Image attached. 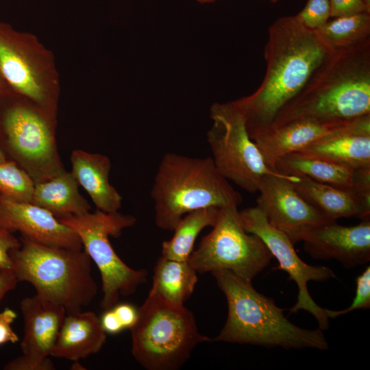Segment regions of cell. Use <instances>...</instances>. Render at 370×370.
Here are the masks:
<instances>
[{
  "instance_id": "8d00e7d4",
  "label": "cell",
  "mask_w": 370,
  "mask_h": 370,
  "mask_svg": "<svg viewBox=\"0 0 370 370\" xmlns=\"http://www.w3.org/2000/svg\"><path fill=\"white\" fill-rule=\"evenodd\" d=\"M8 85L4 78L3 77L1 72H0V98L3 96H5L6 93L5 88L6 86Z\"/></svg>"
},
{
  "instance_id": "7c38bea8",
  "label": "cell",
  "mask_w": 370,
  "mask_h": 370,
  "mask_svg": "<svg viewBox=\"0 0 370 370\" xmlns=\"http://www.w3.org/2000/svg\"><path fill=\"white\" fill-rule=\"evenodd\" d=\"M297 175L265 176L258 188L256 207L268 222L284 232L294 245L311 230L336 221L308 202L295 190Z\"/></svg>"
},
{
  "instance_id": "7402d4cb",
  "label": "cell",
  "mask_w": 370,
  "mask_h": 370,
  "mask_svg": "<svg viewBox=\"0 0 370 370\" xmlns=\"http://www.w3.org/2000/svg\"><path fill=\"white\" fill-rule=\"evenodd\" d=\"M275 170L281 174L306 176L316 182L351 190L356 169L298 151L279 159Z\"/></svg>"
},
{
  "instance_id": "d590c367",
  "label": "cell",
  "mask_w": 370,
  "mask_h": 370,
  "mask_svg": "<svg viewBox=\"0 0 370 370\" xmlns=\"http://www.w3.org/2000/svg\"><path fill=\"white\" fill-rule=\"evenodd\" d=\"M17 283L12 269H0V303L9 292L16 288Z\"/></svg>"
},
{
  "instance_id": "5b68a950",
  "label": "cell",
  "mask_w": 370,
  "mask_h": 370,
  "mask_svg": "<svg viewBox=\"0 0 370 370\" xmlns=\"http://www.w3.org/2000/svg\"><path fill=\"white\" fill-rule=\"evenodd\" d=\"M12 269L19 282L63 307L66 314L82 311L97 294L92 260L85 251L45 245L23 236L10 252Z\"/></svg>"
},
{
  "instance_id": "5bb4252c",
  "label": "cell",
  "mask_w": 370,
  "mask_h": 370,
  "mask_svg": "<svg viewBox=\"0 0 370 370\" xmlns=\"http://www.w3.org/2000/svg\"><path fill=\"white\" fill-rule=\"evenodd\" d=\"M0 227L20 232L23 236L48 246L81 249L77 234L51 212L31 202L0 197Z\"/></svg>"
},
{
  "instance_id": "d6986e66",
  "label": "cell",
  "mask_w": 370,
  "mask_h": 370,
  "mask_svg": "<svg viewBox=\"0 0 370 370\" xmlns=\"http://www.w3.org/2000/svg\"><path fill=\"white\" fill-rule=\"evenodd\" d=\"M72 173L79 185L91 197L97 210L105 212L118 211L122 197L109 182L111 162L108 157L80 149L73 151Z\"/></svg>"
},
{
  "instance_id": "836d02e7",
  "label": "cell",
  "mask_w": 370,
  "mask_h": 370,
  "mask_svg": "<svg viewBox=\"0 0 370 370\" xmlns=\"http://www.w3.org/2000/svg\"><path fill=\"white\" fill-rule=\"evenodd\" d=\"M112 308L118 317L122 325L126 329H131L138 319V309L131 304H116Z\"/></svg>"
},
{
  "instance_id": "44dd1931",
  "label": "cell",
  "mask_w": 370,
  "mask_h": 370,
  "mask_svg": "<svg viewBox=\"0 0 370 370\" xmlns=\"http://www.w3.org/2000/svg\"><path fill=\"white\" fill-rule=\"evenodd\" d=\"M78 186L73 173L64 171L48 180L36 183L31 203L47 210L58 219L87 213L91 207L80 195Z\"/></svg>"
},
{
  "instance_id": "8fae6325",
  "label": "cell",
  "mask_w": 370,
  "mask_h": 370,
  "mask_svg": "<svg viewBox=\"0 0 370 370\" xmlns=\"http://www.w3.org/2000/svg\"><path fill=\"white\" fill-rule=\"evenodd\" d=\"M241 223L245 230L258 236L264 242L278 262L275 269L283 270L298 287L296 304L290 312L305 310L317 319L319 328L325 330L329 327V318L325 308L318 306L311 297L307 287L310 281L323 282L336 278L334 271L328 267L312 266L304 262L296 253L288 237L272 226L263 213L256 207L239 211Z\"/></svg>"
},
{
  "instance_id": "4fadbf2b",
  "label": "cell",
  "mask_w": 370,
  "mask_h": 370,
  "mask_svg": "<svg viewBox=\"0 0 370 370\" xmlns=\"http://www.w3.org/2000/svg\"><path fill=\"white\" fill-rule=\"evenodd\" d=\"M22 355L7 362L4 370H53L49 359L59 330L66 314L64 308L36 293L23 299Z\"/></svg>"
},
{
  "instance_id": "603a6c76",
  "label": "cell",
  "mask_w": 370,
  "mask_h": 370,
  "mask_svg": "<svg viewBox=\"0 0 370 370\" xmlns=\"http://www.w3.org/2000/svg\"><path fill=\"white\" fill-rule=\"evenodd\" d=\"M197 271L188 261L161 256L157 261L150 291L153 295L176 306H184L197 282Z\"/></svg>"
},
{
  "instance_id": "ba28073f",
  "label": "cell",
  "mask_w": 370,
  "mask_h": 370,
  "mask_svg": "<svg viewBox=\"0 0 370 370\" xmlns=\"http://www.w3.org/2000/svg\"><path fill=\"white\" fill-rule=\"evenodd\" d=\"M210 118L212 125L207 132V141L214 164L225 179L255 193L265 176L281 174L265 162L249 135L243 112L234 101L214 103Z\"/></svg>"
},
{
  "instance_id": "60d3db41",
  "label": "cell",
  "mask_w": 370,
  "mask_h": 370,
  "mask_svg": "<svg viewBox=\"0 0 370 370\" xmlns=\"http://www.w3.org/2000/svg\"><path fill=\"white\" fill-rule=\"evenodd\" d=\"M272 3H275L276 1H278V0H270Z\"/></svg>"
},
{
  "instance_id": "30bf717a",
  "label": "cell",
  "mask_w": 370,
  "mask_h": 370,
  "mask_svg": "<svg viewBox=\"0 0 370 370\" xmlns=\"http://www.w3.org/2000/svg\"><path fill=\"white\" fill-rule=\"evenodd\" d=\"M0 147L35 184L64 171L47 123L23 106L12 104L0 110Z\"/></svg>"
},
{
  "instance_id": "f1b7e54d",
  "label": "cell",
  "mask_w": 370,
  "mask_h": 370,
  "mask_svg": "<svg viewBox=\"0 0 370 370\" xmlns=\"http://www.w3.org/2000/svg\"><path fill=\"white\" fill-rule=\"evenodd\" d=\"M356 295L351 305L345 309L332 310L325 308L328 317L334 319L340 315L347 314L354 310L367 309L370 307V267L356 278Z\"/></svg>"
},
{
  "instance_id": "83f0119b",
  "label": "cell",
  "mask_w": 370,
  "mask_h": 370,
  "mask_svg": "<svg viewBox=\"0 0 370 370\" xmlns=\"http://www.w3.org/2000/svg\"><path fill=\"white\" fill-rule=\"evenodd\" d=\"M295 16L306 27L317 30L331 16L330 0H308L304 9Z\"/></svg>"
},
{
  "instance_id": "8992f818",
  "label": "cell",
  "mask_w": 370,
  "mask_h": 370,
  "mask_svg": "<svg viewBox=\"0 0 370 370\" xmlns=\"http://www.w3.org/2000/svg\"><path fill=\"white\" fill-rule=\"evenodd\" d=\"M132 354L148 370H175L190 358L199 343L210 341L202 335L193 314L149 293L138 308L130 329Z\"/></svg>"
},
{
  "instance_id": "7a4b0ae2",
  "label": "cell",
  "mask_w": 370,
  "mask_h": 370,
  "mask_svg": "<svg viewBox=\"0 0 370 370\" xmlns=\"http://www.w3.org/2000/svg\"><path fill=\"white\" fill-rule=\"evenodd\" d=\"M367 114L370 40L330 52L302 90L278 113L269 128L301 119L348 120Z\"/></svg>"
},
{
  "instance_id": "4316f807",
  "label": "cell",
  "mask_w": 370,
  "mask_h": 370,
  "mask_svg": "<svg viewBox=\"0 0 370 370\" xmlns=\"http://www.w3.org/2000/svg\"><path fill=\"white\" fill-rule=\"evenodd\" d=\"M35 182L16 162L0 163V197L18 202H31Z\"/></svg>"
},
{
  "instance_id": "d6a6232c",
  "label": "cell",
  "mask_w": 370,
  "mask_h": 370,
  "mask_svg": "<svg viewBox=\"0 0 370 370\" xmlns=\"http://www.w3.org/2000/svg\"><path fill=\"white\" fill-rule=\"evenodd\" d=\"M16 317V312L8 307L0 312V345L18 341V336L11 326Z\"/></svg>"
},
{
  "instance_id": "ab89813d",
  "label": "cell",
  "mask_w": 370,
  "mask_h": 370,
  "mask_svg": "<svg viewBox=\"0 0 370 370\" xmlns=\"http://www.w3.org/2000/svg\"><path fill=\"white\" fill-rule=\"evenodd\" d=\"M367 5L370 7V0H366Z\"/></svg>"
},
{
  "instance_id": "cb8c5ba5",
  "label": "cell",
  "mask_w": 370,
  "mask_h": 370,
  "mask_svg": "<svg viewBox=\"0 0 370 370\" xmlns=\"http://www.w3.org/2000/svg\"><path fill=\"white\" fill-rule=\"evenodd\" d=\"M293 183L298 193L310 204L334 221L342 217H358V201L349 189L338 188L298 175Z\"/></svg>"
},
{
  "instance_id": "4dcf8cb0",
  "label": "cell",
  "mask_w": 370,
  "mask_h": 370,
  "mask_svg": "<svg viewBox=\"0 0 370 370\" xmlns=\"http://www.w3.org/2000/svg\"><path fill=\"white\" fill-rule=\"evenodd\" d=\"M331 16L338 17L362 12L370 14L366 0H330Z\"/></svg>"
},
{
  "instance_id": "9c48e42d",
  "label": "cell",
  "mask_w": 370,
  "mask_h": 370,
  "mask_svg": "<svg viewBox=\"0 0 370 370\" xmlns=\"http://www.w3.org/2000/svg\"><path fill=\"white\" fill-rule=\"evenodd\" d=\"M212 227L189 257L197 273L225 269L251 281L269 264L272 254L260 238L245 230L237 206L221 208Z\"/></svg>"
},
{
  "instance_id": "ffe728a7",
  "label": "cell",
  "mask_w": 370,
  "mask_h": 370,
  "mask_svg": "<svg viewBox=\"0 0 370 370\" xmlns=\"http://www.w3.org/2000/svg\"><path fill=\"white\" fill-rule=\"evenodd\" d=\"M0 72L15 91L40 102L44 88L16 36L0 23Z\"/></svg>"
},
{
  "instance_id": "9a60e30c",
  "label": "cell",
  "mask_w": 370,
  "mask_h": 370,
  "mask_svg": "<svg viewBox=\"0 0 370 370\" xmlns=\"http://www.w3.org/2000/svg\"><path fill=\"white\" fill-rule=\"evenodd\" d=\"M301 241L313 258L334 259L346 267L364 264L370 260V220L354 226L328 223L311 230Z\"/></svg>"
},
{
  "instance_id": "e575fe53",
  "label": "cell",
  "mask_w": 370,
  "mask_h": 370,
  "mask_svg": "<svg viewBox=\"0 0 370 370\" xmlns=\"http://www.w3.org/2000/svg\"><path fill=\"white\" fill-rule=\"evenodd\" d=\"M99 319L101 325L106 334H117L125 330L112 308L105 310Z\"/></svg>"
},
{
  "instance_id": "3957f363",
  "label": "cell",
  "mask_w": 370,
  "mask_h": 370,
  "mask_svg": "<svg viewBox=\"0 0 370 370\" xmlns=\"http://www.w3.org/2000/svg\"><path fill=\"white\" fill-rule=\"evenodd\" d=\"M211 273L225 295L228 308L226 322L215 341L286 349H328L323 330H306L292 323L284 315V309L258 292L251 281L225 269Z\"/></svg>"
},
{
  "instance_id": "f35d334b",
  "label": "cell",
  "mask_w": 370,
  "mask_h": 370,
  "mask_svg": "<svg viewBox=\"0 0 370 370\" xmlns=\"http://www.w3.org/2000/svg\"><path fill=\"white\" fill-rule=\"evenodd\" d=\"M198 1H199L200 3H209V2H212L214 0H197Z\"/></svg>"
},
{
  "instance_id": "f546056e",
  "label": "cell",
  "mask_w": 370,
  "mask_h": 370,
  "mask_svg": "<svg viewBox=\"0 0 370 370\" xmlns=\"http://www.w3.org/2000/svg\"><path fill=\"white\" fill-rule=\"evenodd\" d=\"M351 190L355 194L359 204V219L370 220V166L355 170Z\"/></svg>"
},
{
  "instance_id": "52a82bcc",
  "label": "cell",
  "mask_w": 370,
  "mask_h": 370,
  "mask_svg": "<svg viewBox=\"0 0 370 370\" xmlns=\"http://www.w3.org/2000/svg\"><path fill=\"white\" fill-rule=\"evenodd\" d=\"M58 220L75 232L84 251L100 272L103 292L100 305L103 310L112 308L120 296L134 294L147 282V272L128 267L116 254L109 239L110 236H119L123 229L133 226L136 221L134 217L118 211L97 210Z\"/></svg>"
},
{
  "instance_id": "6da1fadb",
  "label": "cell",
  "mask_w": 370,
  "mask_h": 370,
  "mask_svg": "<svg viewBox=\"0 0 370 370\" xmlns=\"http://www.w3.org/2000/svg\"><path fill=\"white\" fill-rule=\"evenodd\" d=\"M330 52L296 16L281 17L269 27L264 77L251 95L234 101L244 114L251 139L271 127Z\"/></svg>"
},
{
  "instance_id": "e0dca14e",
  "label": "cell",
  "mask_w": 370,
  "mask_h": 370,
  "mask_svg": "<svg viewBox=\"0 0 370 370\" xmlns=\"http://www.w3.org/2000/svg\"><path fill=\"white\" fill-rule=\"evenodd\" d=\"M299 152L354 169L370 166V114L354 119Z\"/></svg>"
},
{
  "instance_id": "d4e9b609",
  "label": "cell",
  "mask_w": 370,
  "mask_h": 370,
  "mask_svg": "<svg viewBox=\"0 0 370 370\" xmlns=\"http://www.w3.org/2000/svg\"><path fill=\"white\" fill-rule=\"evenodd\" d=\"M221 208L208 207L186 214L175 226L173 237L162 244V256L178 261H188L195 241L206 227L217 223Z\"/></svg>"
},
{
  "instance_id": "2e32d148",
  "label": "cell",
  "mask_w": 370,
  "mask_h": 370,
  "mask_svg": "<svg viewBox=\"0 0 370 370\" xmlns=\"http://www.w3.org/2000/svg\"><path fill=\"white\" fill-rule=\"evenodd\" d=\"M354 119L296 120L271 127L252 140L267 164L275 170L277 161L282 157L301 151L313 142L348 125Z\"/></svg>"
},
{
  "instance_id": "484cf974",
  "label": "cell",
  "mask_w": 370,
  "mask_h": 370,
  "mask_svg": "<svg viewBox=\"0 0 370 370\" xmlns=\"http://www.w3.org/2000/svg\"><path fill=\"white\" fill-rule=\"evenodd\" d=\"M314 32L332 52L355 47L370 40V14L335 17Z\"/></svg>"
},
{
  "instance_id": "74e56055",
  "label": "cell",
  "mask_w": 370,
  "mask_h": 370,
  "mask_svg": "<svg viewBox=\"0 0 370 370\" xmlns=\"http://www.w3.org/2000/svg\"><path fill=\"white\" fill-rule=\"evenodd\" d=\"M8 160L4 152L0 147V163L5 162Z\"/></svg>"
},
{
  "instance_id": "1f68e13d",
  "label": "cell",
  "mask_w": 370,
  "mask_h": 370,
  "mask_svg": "<svg viewBox=\"0 0 370 370\" xmlns=\"http://www.w3.org/2000/svg\"><path fill=\"white\" fill-rule=\"evenodd\" d=\"M21 246V242L12 232L0 227V269H12L10 252Z\"/></svg>"
},
{
  "instance_id": "ac0fdd59",
  "label": "cell",
  "mask_w": 370,
  "mask_h": 370,
  "mask_svg": "<svg viewBox=\"0 0 370 370\" xmlns=\"http://www.w3.org/2000/svg\"><path fill=\"white\" fill-rule=\"evenodd\" d=\"M106 341V333L94 312L66 314L51 356L77 362L99 352Z\"/></svg>"
},
{
  "instance_id": "277c9868",
  "label": "cell",
  "mask_w": 370,
  "mask_h": 370,
  "mask_svg": "<svg viewBox=\"0 0 370 370\" xmlns=\"http://www.w3.org/2000/svg\"><path fill=\"white\" fill-rule=\"evenodd\" d=\"M156 225L173 231L187 213L198 209L237 206L243 201L217 169L211 157L193 158L175 153L162 157L151 190Z\"/></svg>"
}]
</instances>
